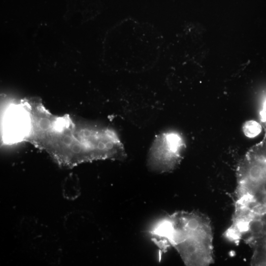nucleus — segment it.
Masks as SVG:
<instances>
[{"label":"nucleus","instance_id":"f257e3e1","mask_svg":"<svg viewBox=\"0 0 266 266\" xmlns=\"http://www.w3.org/2000/svg\"><path fill=\"white\" fill-rule=\"evenodd\" d=\"M148 233L160 255L174 248L188 266H206L214 261L210 220L197 211H177L154 222Z\"/></svg>","mask_w":266,"mask_h":266},{"label":"nucleus","instance_id":"f03ea898","mask_svg":"<svg viewBox=\"0 0 266 266\" xmlns=\"http://www.w3.org/2000/svg\"><path fill=\"white\" fill-rule=\"evenodd\" d=\"M30 131L25 141L45 151L62 166L72 167L88 162L85 150L75 132V122L69 116L50 113L40 100L29 107Z\"/></svg>","mask_w":266,"mask_h":266},{"label":"nucleus","instance_id":"7ed1b4c3","mask_svg":"<svg viewBox=\"0 0 266 266\" xmlns=\"http://www.w3.org/2000/svg\"><path fill=\"white\" fill-rule=\"evenodd\" d=\"M182 135L172 130L159 133L149 148L147 166L156 173L171 172L179 165L185 149Z\"/></svg>","mask_w":266,"mask_h":266},{"label":"nucleus","instance_id":"20e7f679","mask_svg":"<svg viewBox=\"0 0 266 266\" xmlns=\"http://www.w3.org/2000/svg\"><path fill=\"white\" fill-rule=\"evenodd\" d=\"M31 119L28 110L22 101L11 105L2 121V140L7 144L25 141L30 131Z\"/></svg>","mask_w":266,"mask_h":266},{"label":"nucleus","instance_id":"39448f33","mask_svg":"<svg viewBox=\"0 0 266 266\" xmlns=\"http://www.w3.org/2000/svg\"><path fill=\"white\" fill-rule=\"evenodd\" d=\"M262 130L260 124L254 120L246 122L243 126V131L245 135L250 138L257 136Z\"/></svg>","mask_w":266,"mask_h":266},{"label":"nucleus","instance_id":"423d86ee","mask_svg":"<svg viewBox=\"0 0 266 266\" xmlns=\"http://www.w3.org/2000/svg\"></svg>","mask_w":266,"mask_h":266}]
</instances>
